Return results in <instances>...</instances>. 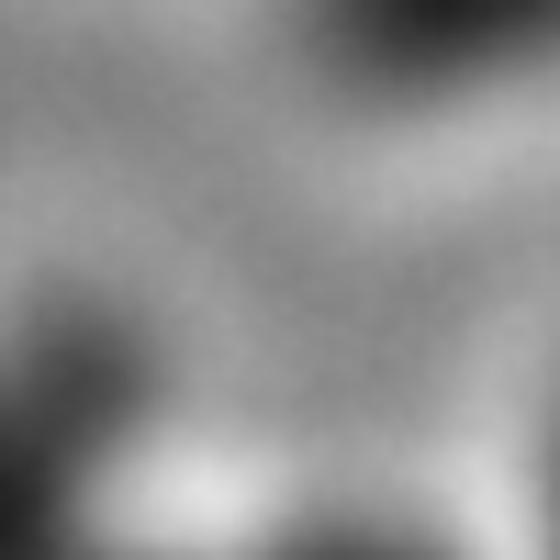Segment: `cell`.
Returning a JSON list of instances; mask_svg holds the SVG:
<instances>
[{
    "instance_id": "6da1fadb",
    "label": "cell",
    "mask_w": 560,
    "mask_h": 560,
    "mask_svg": "<svg viewBox=\"0 0 560 560\" xmlns=\"http://www.w3.org/2000/svg\"><path fill=\"white\" fill-rule=\"evenodd\" d=\"M168 404L147 314L90 280L0 292V549H57L113 516Z\"/></svg>"
},
{
    "instance_id": "7a4b0ae2",
    "label": "cell",
    "mask_w": 560,
    "mask_h": 560,
    "mask_svg": "<svg viewBox=\"0 0 560 560\" xmlns=\"http://www.w3.org/2000/svg\"><path fill=\"white\" fill-rule=\"evenodd\" d=\"M303 102L382 135H448L560 102V0H269Z\"/></svg>"
},
{
    "instance_id": "3957f363",
    "label": "cell",
    "mask_w": 560,
    "mask_h": 560,
    "mask_svg": "<svg viewBox=\"0 0 560 560\" xmlns=\"http://www.w3.org/2000/svg\"><path fill=\"white\" fill-rule=\"evenodd\" d=\"M527 527L560 549V382H549L538 415H527Z\"/></svg>"
}]
</instances>
